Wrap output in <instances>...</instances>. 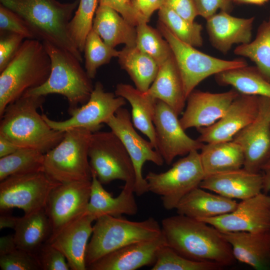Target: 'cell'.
Segmentation results:
<instances>
[{
    "label": "cell",
    "instance_id": "5bb4252c",
    "mask_svg": "<svg viewBox=\"0 0 270 270\" xmlns=\"http://www.w3.org/2000/svg\"><path fill=\"white\" fill-rule=\"evenodd\" d=\"M178 116L170 107L157 100L154 118L156 150L168 165L176 156L200 150L204 144L185 132Z\"/></svg>",
    "mask_w": 270,
    "mask_h": 270
},
{
    "label": "cell",
    "instance_id": "7c38bea8",
    "mask_svg": "<svg viewBox=\"0 0 270 270\" xmlns=\"http://www.w3.org/2000/svg\"><path fill=\"white\" fill-rule=\"evenodd\" d=\"M126 104V100L115 94L105 92L102 84L97 82L88 102L80 106L68 110L70 117L57 121L42 114L46 122L52 129L64 132L76 128L86 129L92 133L100 130L103 124Z\"/></svg>",
    "mask_w": 270,
    "mask_h": 270
},
{
    "label": "cell",
    "instance_id": "f5cc1de1",
    "mask_svg": "<svg viewBox=\"0 0 270 270\" xmlns=\"http://www.w3.org/2000/svg\"><path fill=\"white\" fill-rule=\"evenodd\" d=\"M264 171L263 174V189L262 191L266 193L270 190V170Z\"/></svg>",
    "mask_w": 270,
    "mask_h": 270
},
{
    "label": "cell",
    "instance_id": "8d00e7d4",
    "mask_svg": "<svg viewBox=\"0 0 270 270\" xmlns=\"http://www.w3.org/2000/svg\"><path fill=\"white\" fill-rule=\"evenodd\" d=\"M147 23L142 22L136 26V46L152 57L160 66L172 55V52L160 32Z\"/></svg>",
    "mask_w": 270,
    "mask_h": 270
},
{
    "label": "cell",
    "instance_id": "9c48e42d",
    "mask_svg": "<svg viewBox=\"0 0 270 270\" xmlns=\"http://www.w3.org/2000/svg\"><path fill=\"white\" fill-rule=\"evenodd\" d=\"M205 178L200 152L194 150L174 163L166 172H150L145 178L148 192L159 196L166 210L176 209L181 200L200 186Z\"/></svg>",
    "mask_w": 270,
    "mask_h": 270
},
{
    "label": "cell",
    "instance_id": "b9f144b4",
    "mask_svg": "<svg viewBox=\"0 0 270 270\" xmlns=\"http://www.w3.org/2000/svg\"><path fill=\"white\" fill-rule=\"evenodd\" d=\"M36 256L42 270H70L63 254L48 242L42 246Z\"/></svg>",
    "mask_w": 270,
    "mask_h": 270
},
{
    "label": "cell",
    "instance_id": "d590c367",
    "mask_svg": "<svg viewBox=\"0 0 270 270\" xmlns=\"http://www.w3.org/2000/svg\"><path fill=\"white\" fill-rule=\"evenodd\" d=\"M158 15L159 21L180 40L195 48L202 46V24L186 20L166 4L158 10Z\"/></svg>",
    "mask_w": 270,
    "mask_h": 270
},
{
    "label": "cell",
    "instance_id": "6da1fadb",
    "mask_svg": "<svg viewBox=\"0 0 270 270\" xmlns=\"http://www.w3.org/2000/svg\"><path fill=\"white\" fill-rule=\"evenodd\" d=\"M161 227L166 244L187 258L223 268L235 262L221 232L206 222L178 214L164 218Z\"/></svg>",
    "mask_w": 270,
    "mask_h": 270
},
{
    "label": "cell",
    "instance_id": "8fae6325",
    "mask_svg": "<svg viewBox=\"0 0 270 270\" xmlns=\"http://www.w3.org/2000/svg\"><path fill=\"white\" fill-rule=\"evenodd\" d=\"M60 184L43 171L9 176L0 183V212L18 208L26 214L44 208L50 192Z\"/></svg>",
    "mask_w": 270,
    "mask_h": 270
},
{
    "label": "cell",
    "instance_id": "ba28073f",
    "mask_svg": "<svg viewBox=\"0 0 270 270\" xmlns=\"http://www.w3.org/2000/svg\"><path fill=\"white\" fill-rule=\"evenodd\" d=\"M158 28L170 47L186 98L200 82L210 76L248 65L244 59L226 60L204 53L180 40L160 21Z\"/></svg>",
    "mask_w": 270,
    "mask_h": 270
},
{
    "label": "cell",
    "instance_id": "ee69618b",
    "mask_svg": "<svg viewBox=\"0 0 270 270\" xmlns=\"http://www.w3.org/2000/svg\"><path fill=\"white\" fill-rule=\"evenodd\" d=\"M0 72L14 57L25 38L13 32H0Z\"/></svg>",
    "mask_w": 270,
    "mask_h": 270
},
{
    "label": "cell",
    "instance_id": "f546056e",
    "mask_svg": "<svg viewBox=\"0 0 270 270\" xmlns=\"http://www.w3.org/2000/svg\"><path fill=\"white\" fill-rule=\"evenodd\" d=\"M200 156L205 176L243 168L244 154L233 140L204 144Z\"/></svg>",
    "mask_w": 270,
    "mask_h": 270
},
{
    "label": "cell",
    "instance_id": "ffe728a7",
    "mask_svg": "<svg viewBox=\"0 0 270 270\" xmlns=\"http://www.w3.org/2000/svg\"><path fill=\"white\" fill-rule=\"evenodd\" d=\"M166 244L162 234L158 237L134 242L112 252L86 268L89 270H135L153 265L159 249Z\"/></svg>",
    "mask_w": 270,
    "mask_h": 270
},
{
    "label": "cell",
    "instance_id": "7a4b0ae2",
    "mask_svg": "<svg viewBox=\"0 0 270 270\" xmlns=\"http://www.w3.org/2000/svg\"><path fill=\"white\" fill-rule=\"evenodd\" d=\"M79 0L68 3L57 0H0V2L24 21L34 38L64 49L82 62V52L69 31V24Z\"/></svg>",
    "mask_w": 270,
    "mask_h": 270
},
{
    "label": "cell",
    "instance_id": "f907efd6",
    "mask_svg": "<svg viewBox=\"0 0 270 270\" xmlns=\"http://www.w3.org/2000/svg\"><path fill=\"white\" fill-rule=\"evenodd\" d=\"M18 148L10 141L0 136V158L13 153Z\"/></svg>",
    "mask_w": 270,
    "mask_h": 270
},
{
    "label": "cell",
    "instance_id": "4dcf8cb0",
    "mask_svg": "<svg viewBox=\"0 0 270 270\" xmlns=\"http://www.w3.org/2000/svg\"><path fill=\"white\" fill-rule=\"evenodd\" d=\"M14 230L17 248L36 255L52 232L45 208L20 217Z\"/></svg>",
    "mask_w": 270,
    "mask_h": 270
},
{
    "label": "cell",
    "instance_id": "7402d4cb",
    "mask_svg": "<svg viewBox=\"0 0 270 270\" xmlns=\"http://www.w3.org/2000/svg\"><path fill=\"white\" fill-rule=\"evenodd\" d=\"M206 20V29L212 46L226 54L235 44L252 41L254 17L242 18L220 11Z\"/></svg>",
    "mask_w": 270,
    "mask_h": 270
},
{
    "label": "cell",
    "instance_id": "f35d334b",
    "mask_svg": "<svg viewBox=\"0 0 270 270\" xmlns=\"http://www.w3.org/2000/svg\"><path fill=\"white\" fill-rule=\"evenodd\" d=\"M223 268L218 264L198 262L180 254L167 244L158 250L152 270H219Z\"/></svg>",
    "mask_w": 270,
    "mask_h": 270
},
{
    "label": "cell",
    "instance_id": "7dc6e473",
    "mask_svg": "<svg viewBox=\"0 0 270 270\" xmlns=\"http://www.w3.org/2000/svg\"><path fill=\"white\" fill-rule=\"evenodd\" d=\"M164 4L189 22H194L198 16L194 0H164Z\"/></svg>",
    "mask_w": 270,
    "mask_h": 270
},
{
    "label": "cell",
    "instance_id": "8992f818",
    "mask_svg": "<svg viewBox=\"0 0 270 270\" xmlns=\"http://www.w3.org/2000/svg\"><path fill=\"white\" fill-rule=\"evenodd\" d=\"M95 221L86 248V268L112 252L134 242L156 238L162 234L161 224L152 217L132 221L122 216L105 215Z\"/></svg>",
    "mask_w": 270,
    "mask_h": 270
},
{
    "label": "cell",
    "instance_id": "60d3db41",
    "mask_svg": "<svg viewBox=\"0 0 270 270\" xmlns=\"http://www.w3.org/2000/svg\"><path fill=\"white\" fill-rule=\"evenodd\" d=\"M2 270H42L36 255L20 248L0 256Z\"/></svg>",
    "mask_w": 270,
    "mask_h": 270
},
{
    "label": "cell",
    "instance_id": "e0dca14e",
    "mask_svg": "<svg viewBox=\"0 0 270 270\" xmlns=\"http://www.w3.org/2000/svg\"><path fill=\"white\" fill-rule=\"evenodd\" d=\"M91 182L92 180L60 184L52 191L44 208L52 227L50 238L86 212Z\"/></svg>",
    "mask_w": 270,
    "mask_h": 270
},
{
    "label": "cell",
    "instance_id": "681fc988",
    "mask_svg": "<svg viewBox=\"0 0 270 270\" xmlns=\"http://www.w3.org/2000/svg\"><path fill=\"white\" fill-rule=\"evenodd\" d=\"M18 248L14 234H9L0 238V256L9 254Z\"/></svg>",
    "mask_w": 270,
    "mask_h": 270
},
{
    "label": "cell",
    "instance_id": "1f68e13d",
    "mask_svg": "<svg viewBox=\"0 0 270 270\" xmlns=\"http://www.w3.org/2000/svg\"><path fill=\"white\" fill-rule=\"evenodd\" d=\"M118 58L121 68L129 75L135 87L141 92L147 91L158 74L157 62L136 46H125Z\"/></svg>",
    "mask_w": 270,
    "mask_h": 270
},
{
    "label": "cell",
    "instance_id": "d6986e66",
    "mask_svg": "<svg viewBox=\"0 0 270 270\" xmlns=\"http://www.w3.org/2000/svg\"><path fill=\"white\" fill-rule=\"evenodd\" d=\"M240 94L234 88L220 93L194 90L186 98V106L180 119L182 127L186 130L212 125Z\"/></svg>",
    "mask_w": 270,
    "mask_h": 270
},
{
    "label": "cell",
    "instance_id": "ab89813d",
    "mask_svg": "<svg viewBox=\"0 0 270 270\" xmlns=\"http://www.w3.org/2000/svg\"><path fill=\"white\" fill-rule=\"evenodd\" d=\"M98 0H80L69 24L70 36L79 50L84 52L86 36L92 28Z\"/></svg>",
    "mask_w": 270,
    "mask_h": 270
},
{
    "label": "cell",
    "instance_id": "816d5d0a",
    "mask_svg": "<svg viewBox=\"0 0 270 270\" xmlns=\"http://www.w3.org/2000/svg\"><path fill=\"white\" fill-rule=\"evenodd\" d=\"M0 229L10 228L14 230L20 217H16L8 214L6 212H0Z\"/></svg>",
    "mask_w": 270,
    "mask_h": 270
},
{
    "label": "cell",
    "instance_id": "f1b7e54d",
    "mask_svg": "<svg viewBox=\"0 0 270 270\" xmlns=\"http://www.w3.org/2000/svg\"><path fill=\"white\" fill-rule=\"evenodd\" d=\"M114 94L128 100L132 106L134 126L147 136L156 150V138L154 118L157 100L146 92L126 84L116 85Z\"/></svg>",
    "mask_w": 270,
    "mask_h": 270
},
{
    "label": "cell",
    "instance_id": "4fadbf2b",
    "mask_svg": "<svg viewBox=\"0 0 270 270\" xmlns=\"http://www.w3.org/2000/svg\"><path fill=\"white\" fill-rule=\"evenodd\" d=\"M132 121L128 110L122 107L106 124L120 140L129 154L135 172L134 192L136 196H141L148 192V182L142 176L144 163L150 162L160 166L164 160L151 142L138 134Z\"/></svg>",
    "mask_w": 270,
    "mask_h": 270
},
{
    "label": "cell",
    "instance_id": "4316f807",
    "mask_svg": "<svg viewBox=\"0 0 270 270\" xmlns=\"http://www.w3.org/2000/svg\"><path fill=\"white\" fill-rule=\"evenodd\" d=\"M146 92L156 100L166 104L178 116L184 111L186 98L173 54L159 66L154 81Z\"/></svg>",
    "mask_w": 270,
    "mask_h": 270
},
{
    "label": "cell",
    "instance_id": "5b68a950",
    "mask_svg": "<svg viewBox=\"0 0 270 270\" xmlns=\"http://www.w3.org/2000/svg\"><path fill=\"white\" fill-rule=\"evenodd\" d=\"M50 58L51 71L46 82L24 94L46 96L58 94L64 96L70 110L86 103L93 90L92 79L82 63L70 52L46 42H42Z\"/></svg>",
    "mask_w": 270,
    "mask_h": 270
},
{
    "label": "cell",
    "instance_id": "cb8c5ba5",
    "mask_svg": "<svg viewBox=\"0 0 270 270\" xmlns=\"http://www.w3.org/2000/svg\"><path fill=\"white\" fill-rule=\"evenodd\" d=\"M90 194L86 213L94 220L110 215L114 216L124 214L132 216L138 211L134 196V185L124 184L120 194L116 197L107 192L92 172Z\"/></svg>",
    "mask_w": 270,
    "mask_h": 270
},
{
    "label": "cell",
    "instance_id": "2e32d148",
    "mask_svg": "<svg viewBox=\"0 0 270 270\" xmlns=\"http://www.w3.org/2000/svg\"><path fill=\"white\" fill-rule=\"evenodd\" d=\"M200 220L222 232H260L269 230L270 196L261 192L252 197L241 200L230 212Z\"/></svg>",
    "mask_w": 270,
    "mask_h": 270
},
{
    "label": "cell",
    "instance_id": "30bf717a",
    "mask_svg": "<svg viewBox=\"0 0 270 270\" xmlns=\"http://www.w3.org/2000/svg\"><path fill=\"white\" fill-rule=\"evenodd\" d=\"M88 155L92 172L102 184L114 180L134 184L132 161L122 141L112 131L92 133Z\"/></svg>",
    "mask_w": 270,
    "mask_h": 270
},
{
    "label": "cell",
    "instance_id": "d6a6232c",
    "mask_svg": "<svg viewBox=\"0 0 270 270\" xmlns=\"http://www.w3.org/2000/svg\"><path fill=\"white\" fill-rule=\"evenodd\" d=\"M222 86H230L240 94L270 98V81L256 66H246L223 71L214 75Z\"/></svg>",
    "mask_w": 270,
    "mask_h": 270
},
{
    "label": "cell",
    "instance_id": "52a82bcc",
    "mask_svg": "<svg viewBox=\"0 0 270 270\" xmlns=\"http://www.w3.org/2000/svg\"><path fill=\"white\" fill-rule=\"evenodd\" d=\"M92 134L82 128L64 132L62 140L44 154V172L60 184L91 181L88 151Z\"/></svg>",
    "mask_w": 270,
    "mask_h": 270
},
{
    "label": "cell",
    "instance_id": "44dd1931",
    "mask_svg": "<svg viewBox=\"0 0 270 270\" xmlns=\"http://www.w3.org/2000/svg\"><path fill=\"white\" fill-rule=\"evenodd\" d=\"M94 220L86 212L66 226L48 242L61 252L72 270H86L88 240L92 236Z\"/></svg>",
    "mask_w": 270,
    "mask_h": 270
},
{
    "label": "cell",
    "instance_id": "c3c4849f",
    "mask_svg": "<svg viewBox=\"0 0 270 270\" xmlns=\"http://www.w3.org/2000/svg\"><path fill=\"white\" fill-rule=\"evenodd\" d=\"M135 10L148 22L154 12L164 4V0H131Z\"/></svg>",
    "mask_w": 270,
    "mask_h": 270
},
{
    "label": "cell",
    "instance_id": "3957f363",
    "mask_svg": "<svg viewBox=\"0 0 270 270\" xmlns=\"http://www.w3.org/2000/svg\"><path fill=\"white\" fill-rule=\"evenodd\" d=\"M45 96L24 94L7 106L0 118V136L19 148L45 154L62 139L64 132L51 128L38 112Z\"/></svg>",
    "mask_w": 270,
    "mask_h": 270
},
{
    "label": "cell",
    "instance_id": "bcb514c9",
    "mask_svg": "<svg viewBox=\"0 0 270 270\" xmlns=\"http://www.w3.org/2000/svg\"><path fill=\"white\" fill-rule=\"evenodd\" d=\"M198 16L207 20L218 10L230 13L232 9L231 0H194Z\"/></svg>",
    "mask_w": 270,
    "mask_h": 270
},
{
    "label": "cell",
    "instance_id": "603a6c76",
    "mask_svg": "<svg viewBox=\"0 0 270 270\" xmlns=\"http://www.w3.org/2000/svg\"><path fill=\"white\" fill-rule=\"evenodd\" d=\"M200 187L229 198L243 200L262 192L263 174L242 168L205 176Z\"/></svg>",
    "mask_w": 270,
    "mask_h": 270
},
{
    "label": "cell",
    "instance_id": "83f0119b",
    "mask_svg": "<svg viewBox=\"0 0 270 270\" xmlns=\"http://www.w3.org/2000/svg\"><path fill=\"white\" fill-rule=\"evenodd\" d=\"M92 29L111 47L115 48L120 44L128 46H136V27L109 6L103 5L98 6Z\"/></svg>",
    "mask_w": 270,
    "mask_h": 270
},
{
    "label": "cell",
    "instance_id": "ac0fdd59",
    "mask_svg": "<svg viewBox=\"0 0 270 270\" xmlns=\"http://www.w3.org/2000/svg\"><path fill=\"white\" fill-rule=\"evenodd\" d=\"M258 107V96L240 94L220 120L208 126L197 128L200 133L197 140L204 144L232 140L256 118Z\"/></svg>",
    "mask_w": 270,
    "mask_h": 270
},
{
    "label": "cell",
    "instance_id": "11a10c76",
    "mask_svg": "<svg viewBox=\"0 0 270 270\" xmlns=\"http://www.w3.org/2000/svg\"><path fill=\"white\" fill-rule=\"evenodd\" d=\"M270 170V158L268 161V162L262 168V170Z\"/></svg>",
    "mask_w": 270,
    "mask_h": 270
},
{
    "label": "cell",
    "instance_id": "f6af8a7d",
    "mask_svg": "<svg viewBox=\"0 0 270 270\" xmlns=\"http://www.w3.org/2000/svg\"><path fill=\"white\" fill-rule=\"evenodd\" d=\"M99 5L109 6L118 12L134 26L142 22H148L134 8L131 0H98Z\"/></svg>",
    "mask_w": 270,
    "mask_h": 270
},
{
    "label": "cell",
    "instance_id": "836d02e7",
    "mask_svg": "<svg viewBox=\"0 0 270 270\" xmlns=\"http://www.w3.org/2000/svg\"><path fill=\"white\" fill-rule=\"evenodd\" d=\"M234 54L253 62L270 81V17L259 26L255 38L248 44L238 45Z\"/></svg>",
    "mask_w": 270,
    "mask_h": 270
},
{
    "label": "cell",
    "instance_id": "484cf974",
    "mask_svg": "<svg viewBox=\"0 0 270 270\" xmlns=\"http://www.w3.org/2000/svg\"><path fill=\"white\" fill-rule=\"evenodd\" d=\"M197 187L186 194L177 205L178 214L201 220L232 212L238 203L234 199L214 194Z\"/></svg>",
    "mask_w": 270,
    "mask_h": 270
},
{
    "label": "cell",
    "instance_id": "9a60e30c",
    "mask_svg": "<svg viewBox=\"0 0 270 270\" xmlns=\"http://www.w3.org/2000/svg\"><path fill=\"white\" fill-rule=\"evenodd\" d=\"M258 104L256 118L232 140L243 150V168L254 172L262 170L270 158V98L258 96Z\"/></svg>",
    "mask_w": 270,
    "mask_h": 270
},
{
    "label": "cell",
    "instance_id": "d4e9b609",
    "mask_svg": "<svg viewBox=\"0 0 270 270\" xmlns=\"http://www.w3.org/2000/svg\"><path fill=\"white\" fill-rule=\"evenodd\" d=\"M236 260L255 270L270 268V230L260 232H221Z\"/></svg>",
    "mask_w": 270,
    "mask_h": 270
},
{
    "label": "cell",
    "instance_id": "db71d44e",
    "mask_svg": "<svg viewBox=\"0 0 270 270\" xmlns=\"http://www.w3.org/2000/svg\"><path fill=\"white\" fill-rule=\"evenodd\" d=\"M232 2L238 4H252L256 5H263L266 3L268 0H231Z\"/></svg>",
    "mask_w": 270,
    "mask_h": 270
},
{
    "label": "cell",
    "instance_id": "e575fe53",
    "mask_svg": "<svg viewBox=\"0 0 270 270\" xmlns=\"http://www.w3.org/2000/svg\"><path fill=\"white\" fill-rule=\"evenodd\" d=\"M44 154L31 148H19L0 158V181L9 176L44 172Z\"/></svg>",
    "mask_w": 270,
    "mask_h": 270
},
{
    "label": "cell",
    "instance_id": "7bdbcfd3",
    "mask_svg": "<svg viewBox=\"0 0 270 270\" xmlns=\"http://www.w3.org/2000/svg\"><path fill=\"white\" fill-rule=\"evenodd\" d=\"M20 34L25 38H34L32 33L24 21L16 13L0 4V32Z\"/></svg>",
    "mask_w": 270,
    "mask_h": 270
},
{
    "label": "cell",
    "instance_id": "74e56055",
    "mask_svg": "<svg viewBox=\"0 0 270 270\" xmlns=\"http://www.w3.org/2000/svg\"><path fill=\"white\" fill-rule=\"evenodd\" d=\"M85 70L92 80L95 78L98 69L118 57L120 51L106 44L92 28L88 34L84 49Z\"/></svg>",
    "mask_w": 270,
    "mask_h": 270
},
{
    "label": "cell",
    "instance_id": "277c9868",
    "mask_svg": "<svg viewBox=\"0 0 270 270\" xmlns=\"http://www.w3.org/2000/svg\"><path fill=\"white\" fill-rule=\"evenodd\" d=\"M50 71L51 61L44 43L34 38L24 40L0 72V118L8 105L44 84Z\"/></svg>",
    "mask_w": 270,
    "mask_h": 270
}]
</instances>
